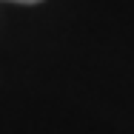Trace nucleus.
Masks as SVG:
<instances>
[{"label":"nucleus","instance_id":"f257e3e1","mask_svg":"<svg viewBox=\"0 0 134 134\" xmlns=\"http://www.w3.org/2000/svg\"><path fill=\"white\" fill-rule=\"evenodd\" d=\"M9 3H23V6H34V3H43V0H9Z\"/></svg>","mask_w":134,"mask_h":134}]
</instances>
